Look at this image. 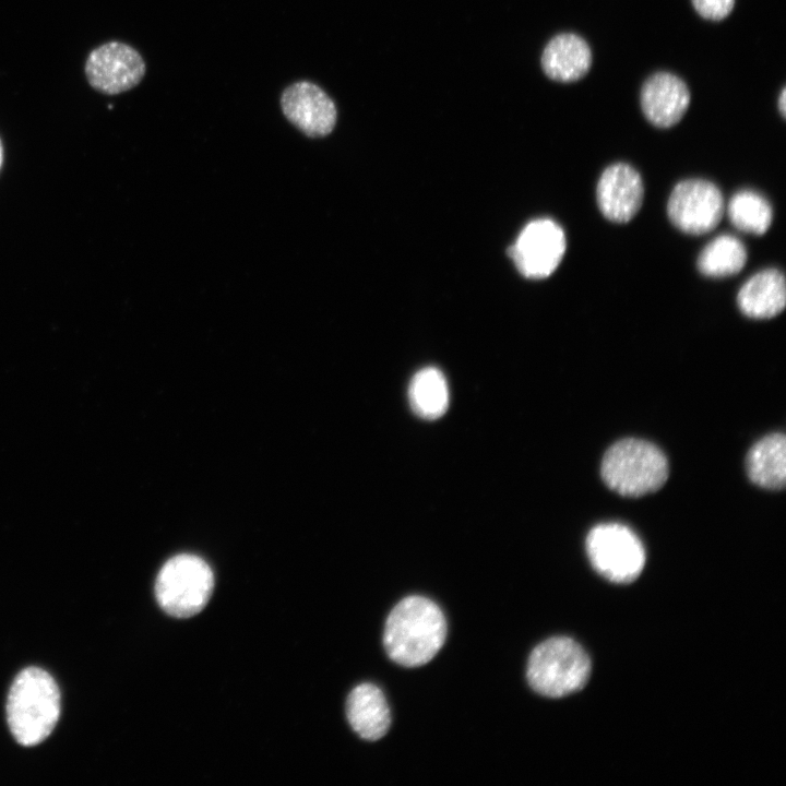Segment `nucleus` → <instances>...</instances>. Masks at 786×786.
Returning a JSON list of instances; mask_svg holds the SVG:
<instances>
[{
	"label": "nucleus",
	"instance_id": "1",
	"mask_svg": "<svg viewBox=\"0 0 786 786\" xmlns=\"http://www.w3.org/2000/svg\"><path fill=\"white\" fill-rule=\"evenodd\" d=\"M446 621L431 599L412 595L403 598L389 614L383 644L389 657L404 667L430 662L443 646Z\"/></svg>",
	"mask_w": 786,
	"mask_h": 786
},
{
	"label": "nucleus",
	"instance_id": "2",
	"mask_svg": "<svg viewBox=\"0 0 786 786\" xmlns=\"http://www.w3.org/2000/svg\"><path fill=\"white\" fill-rule=\"evenodd\" d=\"M7 722L17 743L34 747L55 729L61 695L55 679L39 667H27L13 680L7 700Z\"/></svg>",
	"mask_w": 786,
	"mask_h": 786
},
{
	"label": "nucleus",
	"instance_id": "3",
	"mask_svg": "<svg viewBox=\"0 0 786 786\" xmlns=\"http://www.w3.org/2000/svg\"><path fill=\"white\" fill-rule=\"evenodd\" d=\"M600 474L604 483L626 497H641L658 490L668 478L665 454L653 443L627 438L605 453Z\"/></svg>",
	"mask_w": 786,
	"mask_h": 786
},
{
	"label": "nucleus",
	"instance_id": "4",
	"mask_svg": "<svg viewBox=\"0 0 786 786\" xmlns=\"http://www.w3.org/2000/svg\"><path fill=\"white\" fill-rule=\"evenodd\" d=\"M591 674V662L574 640L556 636L538 644L529 655L526 678L540 695L562 698L582 689Z\"/></svg>",
	"mask_w": 786,
	"mask_h": 786
},
{
	"label": "nucleus",
	"instance_id": "5",
	"mask_svg": "<svg viewBox=\"0 0 786 786\" xmlns=\"http://www.w3.org/2000/svg\"><path fill=\"white\" fill-rule=\"evenodd\" d=\"M214 587L209 564L193 555L169 559L158 572L155 596L160 608L176 618H189L207 604Z\"/></svg>",
	"mask_w": 786,
	"mask_h": 786
},
{
	"label": "nucleus",
	"instance_id": "6",
	"mask_svg": "<svg viewBox=\"0 0 786 786\" xmlns=\"http://www.w3.org/2000/svg\"><path fill=\"white\" fill-rule=\"evenodd\" d=\"M586 551L595 570L615 583H630L643 570L644 547L628 526L604 523L593 527L586 538Z\"/></svg>",
	"mask_w": 786,
	"mask_h": 786
},
{
	"label": "nucleus",
	"instance_id": "7",
	"mask_svg": "<svg viewBox=\"0 0 786 786\" xmlns=\"http://www.w3.org/2000/svg\"><path fill=\"white\" fill-rule=\"evenodd\" d=\"M724 210L720 190L704 179L680 181L667 203L670 222L679 230L696 236L712 231L720 222Z\"/></svg>",
	"mask_w": 786,
	"mask_h": 786
},
{
	"label": "nucleus",
	"instance_id": "8",
	"mask_svg": "<svg viewBox=\"0 0 786 786\" xmlns=\"http://www.w3.org/2000/svg\"><path fill=\"white\" fill-rule=\"evenodd\" d=\"M565 248L563 229L551 219L539 218L523 228L509 254L522 275L541 279L556 271Z\"/></svg>",
	"mask_w": 786,
	"mask_h": 786
},
{
	"label": "nucleus",
	"instance_id": "9",
	"mask_svg": "<svg viewBox=\"0 0 786 786\" xmlns=\"http://www.w3.org/2000/svg\"><path fill=\"white\" fill-rule=\"evenodd\" d=\"M145 70L140 52L120 41H109L97 47L85 62V74L91 86L108 95L135 87L142 81Z\"/></svg>",
	"mask_w": 786,
	"mask_h": 786
},
{
	"label": "nucleus",
	"instance_id": "10",
	"mask_svg": "<svg viewBox=\"0 0 786 786\" xmlns=\"http://www.w3.org/2000/svg\"><path fill=\"white\" fill-rule=\"evenodd\" d=\"M287 120L310 138L330 134L335 127L337 110L330 96L309 81L287 86L281 96Z\"/></svg>",
	"mask_w": 786,
	"mask_h": 786
},
{
	"label": "nucleus",
	"instance_id": "11",
	"mask_svg": "<svg viewBox=\"0 0 786 786\" xmlns=\"http://www.w3.org/2000/svg\"><path fill=\"white\" fill-rule=\"evenodd\" d=\"M643 196L642 178L628 164L608 166L597 182V205L602 214L614 223L631 221L641 209Z\"/></svg>",
	"mask_w": 786,
	"mask_h": 786
},
{
	"label": "nucleus",
	"instance_id": "12",
	"mask_svg": "<svg viewBox=\"0 0 786 786\" xmlns=\"http://www.w3.org/2000/svg\"><path fill=\"white\" fill-rule=\"evenodd\" d=\"M686 83L668 72L650 76L641 91V107L646 119L658 128L676 124L689 107Z\"/></svg>",
	"mask_w": 786,
	"mask_h": 786
},
{
	"label": "nucleus",
	"instance_id": "13",
	"mask_svg": "<svg viewBox=\"0 0 786 786\" xmlns=\"http://www.w3.org/2000/svg\"><path fill=\"white\" fill-rule=\"evenodd\" d=\"M346 716L353 730L369 741L382 738L391 725V712L383 692L367 682L358 684L349 693Z\"/></svg>",
	"mask_w": 786,
	"mask_h": 786
},
{
	"label": "nucleus",
	"instance_id": "14",
	"mask_svg": "<svg viewBox=\"0 0 786 786\" xmlns=\"http://www.w3.org/2000/svg\"><path fill=\"white\" fill-rule=\"evenodd\" d=\"M737 303L740 311L752 319H770L779 314L786 303L784 274L776 269L758 272L739 289Z\"/></svg>",
	"mask_w": 786,
	"mask_h": 786
},
{
	"label": "nucleus",
	"instance_id": "15",
	"mask_svg": "<svg viewBox=\"0 0 786 786\" xmlns=\"http://www.w3.org/2000/svg\"><path fill=\"white\" fill-rule=\"evenodd\" d=\"M592 53L587 43L575 34H559L545 47L541 67L546 75L558 82H573L591 68Z\"/></svg>",
	"mask_w": 786,
	"mask_h": 786
},
{
	"label": "nucleus",
	"instance_id": "16",
	"mask_svg": "<svg viewBox=\"0 0 786 786\" xmlns=\"http://www.w3.org/2000/svg\"><path fill=\"white\" fill-rule=\"evenodd\" d=\"M747 474L759 487L781 490L786 480V439L784 433L765 436L749 450Z\"/></svg>",
	"mask_w": 786,
	"mask_h": 786
},
{
	"label": "nucleus",
	"instance_id": "17",
	"mask_svg": "<svg viewBox=\"0 0 786 786\" xmlns=\"http://www.w3.org/2000/svg\"><path fill=\"white\" fill-rule=\"evenodd\" d=\"M408 402L420 418L432 420L448 409L450 393L444 374L434 367L418 370L408 385Z\"/></svg>",
	"mask_w": 786,
	"mask_h": 786
},
{
	"label": "nucleus",
	"instance_id": "18",
	"mask_svg": "<svg viewBox=\"0 0 786 786\" xmlns=\"http://www.w3.org/2000/svg\"><path fill=\"white\" fill-rule=\"evenodd\" d=\"M746 262L745 245L735 236L720 235L701 251L698 269L705 276L726 277L739 273Z\"/></svg>",
	"mask_w": 786,
	"mask_h": 786
},
{
	"label": "nucleus",
	"instance_id": "19",
	"mask_svg": "<svg viewBox=\"0 0 786 786\" xmlns=\"http://www.w3.org/2000/svg\"><path fill=\"white\" fill-rule=\"evenodd\" d=\"M727 214L737 229L753 235L765 234L773 217L767 200L752 190H742L734 194L729 200Z\"/></svg>",
	"mask_w": 786,
	"mask_h": 786
},
{
	"label": "nucleus",
	"instance_id": "20",
	"mask_svg": "<svg viewBox=\"0 0 786 786\" xmlns=\"http://www.w3.org/2000/svg\"><path fill=\"white\" fill-rule=\"evenodd\" d=\"M692 4L704 19L718 21L731 12L735 0H692Z\"/></svg>",
	"mask_w": 786,
	"mask_h": 786
},
{
	"label": "nucleus",
	"instance_id": "21",
	"mask_svg": "<svg viewBox=\"0 0 786 786\" xmlns=\"http://www.w3.org/2000/svg\"><path fill=\"white\" fill-rule=\"evenodd\" d=\"M778 107H779L781 114H782L783 116H785V112H786V92H785V88L782 90V93H781V96H779V99H778Z\"/></svg>",
	"mask_w": 786,
	"mask_h": 786
},
{
	"label": "nucleus",
	"instance_id": "22",
	"mask_svg": "<svg viewBox=\"0 0 786 786\" xmlns=\"http://www.w3.org/2000/svg\"><path fill=\"white\" fill-rule=\"evenodd\" d=\"M1 162H2V148H1V144H0V165H1Z\"/></svg>",
	"mask_w": 786,
	"mask_h": 786
}]
</instances>
